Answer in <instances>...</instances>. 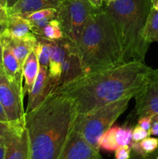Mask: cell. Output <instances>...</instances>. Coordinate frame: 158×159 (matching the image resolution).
Returning <instances> with one entry per match:
<instances>
[{
	"label": "cell",
	"mask_w": 158,
	"mask_h": 159,
	"mask_svg": "<svg viewBox=\"0 0 158 159\" xmlns=\"http://www.w3.org/2000/svg\"><path fill=\"white\" fill-rule=\"evenodd\" d=\"M0 121L1 122H9V120H8L7 115H6V112H5L4 108H3L2 105L0 102Z\"/></svg>",
	"instance_id": "obj_32"
},
{
	"label": "cell",
	"mask_w": 158,
	"mask_h": 159,
	"mask_svg": "<svg viewBox=\"0 0 158 159\" xmlns=\"http://www.w3.org/2000/svg\"><path fill=\"white\" fill-rule=\"evenodd\" d=\"M152 71L144 62L127 61L82 75L57 87L53 93L71 99L77 114L84 115L110 102L134 97L147 83Z\"/></svg>",
	"instance_id": "obj_1"
},
{
	"label": "cell",
	"mask_w": 158,
	"mask_h": 159,
	"mask_svg": "<svg viewBox=\"0 0 158 159\" xmlns=\"http://www.w3.org/2000/svg\"><path fill=\"white\" fill-rule=\"evenodd\" d=\"M150 137V133L147 131L139 125H135L133 127L132 131V138H133V142H139L142 140Z\"/></svg>",
	"instance_id": "obj_27"
},
{
	"label": "cell",
	"mask_w": 158,
	"mask_h": 159,
	"mask_svg": "<svg viewBox=\"0 0 158 159\" xmlns=\"http://www.w3.org/2000/svg\"><path fill=\"white\" fill-rule=\"evenodd\" d=\"M153 153H156V154H158V148L156 149V151L155 152H153Z\"/></svg>",
	"instance_id": "obj_40"
},
{
	"label": "cell",
	"mask_w": 158,
	"mask_h": 159,
	"mask_svg": "<svg viewBox=\"0 0 158 159\" xmlns=\"http://www.w3.org/2000/svg\"><path fill=\"white\" fill-rule=\"evenodd\" d=\"M94 9H102L104 6L103 0H88Z\"/></svg>",
	"instance_id": "obj_31"
},
{
	"label": "cell",
	"mask_w": 158,
	"mask_h": 159,
	"mask_svg": "<svg viewBox=\"0 0 158 159\" xmlns=\"http://www.w3.org/2000/svg\"><path fill=\"white\" fill-rule=\"evenodd\" d=\"M23 88L9 80L0 65V102L9 123L15 127L25 126L26 111L23 108Z\"/></svg>",
	"instance_id": "obj_7"
},
{
	"label": "cell",
	"mask_w": 158,
	"mask_h": 159,
	"mask_svg": "<svg viewBox=\"0 0 158 159\" xmlns=\"http://www.w3.org/2000/svg\"><path fill=\"white\" fill-rule=\"evenodd\" d=\"M152 8L158 10V0H151Z\"/></svg>",
	"instance_id": "obj_36"
},
{
	"label": "cell",
	"mask_w": 158,
	"mask_h": 159,
	"mask_svg": "<svg viewBox=\"0 0 158 159\" xmlns=\"http://www.w3.org/2000/svg\"><path fill=\"white\" fill-rule=\"evenodd\" d=\"M36 37H42L48 40H59L64 37L63 31L57 19L50 21L44 27L35 34Z\"/></svg>",
	"instance_id": "obj_20"
},
{
	"label": "cell",
	"mask_w": 158,
	"mask_h": 159,
	"mask_svg": "<svg viewBox=\"0 0 158 159\" xmlns=\"http://www.w3.org/2000/svg\"><path fill=\"white\" fill-rule=\"evenodd\" d=\"M39 65L38 59L35 51H31L25 61L23 66V76L24 79V86H23V95L30 93L34 85L36 79L38 75Z\"/></svg>",
	"instance_id": "obj_18"
},
{
	"label": "cell",
	"mask_w": 158,
	"mask_h": 159,
	"mask_svg": "<svg viewBox=\"0 0 158 159\" xmlns=\"http://www.w3.org/2000/svg\"><path fill=\"white\" fill-rule=\"evenodd\" d=\"M132 97L110 102L84 115H77L74 128L95 150L100 151L99 140L125 111Z\"/></svg>",
	"instance_id": "obj_5"
},
{
	"label": "cell",
	"mask_w": 158,
	"mask_h": 159,
	"mask_svg": "<svg viewBox=\"0 0 158 159\" xmlns=\"http://www.w3.org/2000/svg\"><path fill=\"white\" fill-rule=\"evenodd\" d=\"M57 9H53V8H49V9H43L40 10L35 11V12H30V13L25 14L22 16L24 17L29 22L37 21V20H43V19H57Z\"/></svg>",
	"instance_id": "obj_24"
},
{
	"label": "cell",
	"mask_w": 158,
	"mask_h": 159,
	"mask_svg": "<svg viewBox=\"0 0 158 159\" xmlns=\"http://www.w3.org/2000/svg\"><path fill=\"white\" fill-rule=\"evenodd\" d=\"M51 51L48 67V83L54 88L57 87L59 78L61 73L62 64L65 56L64 37L59 40H50Z\"/></svg>",
	"instance_id": "obj_13"
},
{
	"label": "cell",
	"mask_w": 158,
	"mask_h": 159,
	"mask_svg": "<svg viewBox=\"0 0 158 159\" xmlns=\"http://www.w3.org/2000/svg\"><path fill=\"white\" fill-rule=\"evenodd\" d=\"M64 42L66 51L57 87L64 85L84 74L78 48L65 37Z\"/></svg>",
	"instance_id": "obj_10"
},
{
	"label": "cell",
	"mask_w": 158,
	"mask_h": 159,
	"mask_svg": "<svg viewBox=\"0 0 158 159\" xmlns=\"http://www.w3.org/2000/svg\"><path fill=\"white\" fill-rule=\"evenodd\" d=\"M0 37L6 40V43L12 50V53L16 57L20 68L23 70V64L26 61L31 51H33L37 43V38L32 40H22V39L15 38L9 35L5 31L0 32Z\"/></svg>",
	"instance_id": "obj_17"
},
{
	"label": "cell",
	"mask_w": 158,
	"mask_h": 159,
	"mask_svg": "<svg viewBox=\"0 0 158 159\" xmlns=\"http://www.w3.org/2000/svg\"><path fill=\"white\" fill-rule=\"evenodd\" d=\"M151 116H144L137 119V125L142 127L147 131H150V126H151Z\"/></svg>",
	"instance_id": "obj_29"
},
{
	"label": "cell",
	"mask_w": 158,
	"mask_h": 159,
	"mask_svg": "<svg viewBox=\"0 0 158 159\" xmlns=\"http://www.w3.org/2000/svg\"><path fill=\"white\" fill-rule=\"evenodd\" d=\"M1 31H5L9 35L22 40L37 38L29 20L20 15H7Z\"/></svg>",
	"instance_id": "obj_15"
},
{
	"label": "cell",
	"mask_w": 158,
	"mask_h": 159,
	"mask_svg": "<svg viewBox=\"0 0 158 159\" xmlns=\"http://www.w3.org/2000/svg\"><path fill=\"white\" fill-rule=\"evenodd\" d=\"M151 126L150 129V136H158V114L151 116Z\"/></svg>",
	"instance_id": "obj_30"
},
{
	"label": "cell",
	"mask_w": 158,
	"mask_h": 159,
	"mask_svg": "<svg viewBox=\"0 0 158 159\" xmlns=\"http://www.w3.org/2000/svg\"><path fill=\"white\" fill-rule=\"evenodd\" d=\"M19 127H15L9 122H1L0 121V144H6L9 135L15 129L19 128Z\"/></svg>",
	"instance_id": "obj_26"
},
{
	"label": "cell",
	"mask_w": 158,
	"mask_h": 159,
	"mask_svg": "<svg viewBox=\"0 0 158 159\" xmlns=\"http://www.w3.org/2000/svg\"><path fill=\"white\" fill-rule=\"evenodd\" d=\"M29 138L26 125L15 129L6 143L4 159H28Z\"/></svg>",
	"instance_id": "obj_11"
},
{
	"label": "cell",
	"mask_w": 158,
	"mask_h": 159,
	"mask_svg": "<svg viewBox=\"0 0 158 159\" xmlns=\"http://www.w3.org/2000/svg\"><path fill=\"white\" fill-rule=\"evenodd\" d=\"M37 41L36 43L35 51L40 66L48 68L49 67L50 56L51 43L50 40H46L42 37H37Z\"/></svg>",
	"instance_id": "obj_21"
},
{
	"label": "cell",
	"mask_w": 158,
	"mask_h": 159,
	"mask_svg": "<svg viewBox=\"0 0 158 159\" xmlns=\"http://www.w3.org/2000/svg\"><path fill=\"white\" fill-rule=\"evenodd\" d=\"M83 75L125 63L119 33L104 8L93 9L78 45Z\"/></svg>",
	"instance_id": "obj_3"
},
{
	"label": "cell",
	"mask_w": 158,
	"mask_h": 159,
	"mask_svg": "<svg viewBox=\"0 0 158 159\" xmlns=\"http://www.w3.org/2000/svg\"><path fill=\"white\" fill-rule=\"evenodd\" d=\"M59 159H102L99 151L91 147L73 127Z\"/></svg>",
	"instance_id": "obj_9"
},
{
	"label": "cell",
	"mask_w": 158,
	"mask_h": 159,
	"mask_svg": "<svg viewBox=\"0 0 158 159\" xmlns=\"http://www.w3.org/2000/svg\"><path fill=\"white\" fill-rule=\"evenodd\" d=\"M129 159H150V158H149L148 155H139V154L136 153V152H134L132 151L131 157H130Z\"/></svg>",
	"instance_id": "obj_33"
},
{
	"label": "cell",
	"mask_w": 158,
	"mask_h": 159,
	"mask_svg": "<svg viewBox=\"0 0 158 159\" xmlns=\"http://www.w3.org/2000/svg\"><path fill=\"white\" fill-rule=\"evenodd\" d=\"M0 65L11 82L23 86V70L6 40L0 37Z\"/></svg>",
	"instance_id": "obj_12"
},
{
	"label": "cell",
	"mask_w": 158,
	"mask_h": 159,
	"mask_svg": "<svg viewBox=\"0 0 158 159\" xmlns=\"http://www.w3.org/2000/svg\"><path fill=\"white\" fill-rule=\"evenodd\" d=\"M119 128V127L118 126L111 127L104 133L99 140L100 148H103L104 150L108 152H115L117 149L119 145L116 141V133Z\"/></svg>",
	"instance_id": "obj_23"
},
{
	"label": "cell",
	"mask_w": 158,
	"mask_h": 159,
	"mask_svg": "<svg viewBox=\"0 0 158 159\" xmlns=\"http://www.w3.org/2000/svg\"><path fill=\"white\" fill-rule=\"evenodd\" d=\"M131 146H119L115 151V159H129L131 157Z\"/></svg>",
	"instance_id": "obj_28"
},
{
	"label": "cell",
	"mask_w": 158,
	"mask_h": 159,
	"mask_svg": "<svg viewBox=\"0 0 158 159\" xmlns=\"http://www.w3.org/2000/svg\"><path fill=\"white\" fill-rule=\"evenodd\" d=\"M151 7V0H114L103 6L119 33L125 62L145 59L150 45L142 31Z\"/></svg>",
	"instance_id": "obj_4"
},
{
	"label": "cell",
	"mask_w": 158,
	"mask_h": 159,
	"mask_svg": "<svg viewBox=\"0 0 158 159\" xmlns=\"http://www.w3.org/2000/svg\"><path fill=\"white\" fill-rule=\"evenodd\" d=\"M93 9L88 0H62L57 8V19L64 37L77 48L85 23Z\"/></svg>",
	"instance_id": "obj_6"
},
{
	"label": "cell",
	"mask_w": 158,
	"mask_h": 159,
	"mask_svg": "<svg viewBox=\"0 0 158 159\" xmlns=\"http://www.w3.org/2000/svg\"><path fill=\"white\" fill-rule=\"evenodd\" d=\"M77 111L71 99L52 93L25 115L28 159H59L74 125Z\"/></svg>",
	"instance_id": "obj_2"
},
{
	"label": "cell",
	"mask_w": 158,
	"mask_h": 159,
	"mask_svg": "<svg viewBox=\"0 0 158 159\" xmlns=\"http://www.w3.org/2000/svg\"><path fill=\"white\" fill-rule=\"evenodd\" d=\"M9 2H10V0H0V5H1L3 8L7 9L10 6Z\"/></svg>",
	"instance_id": "obj_35"
},
{
	"label": "cell",
	"mask_w": 158,
	"mask_h": 159,
	"mask_svg": "<svg viewBox=\"0 0 158 159\" xmlns=\"http://www.w3.org/2000/svg\"><path fill=\"white\" fill-rule=\"evenodd\" d=\"M112 1H114V0H103V3H104V5H106Z\"/></svg>",
	"instance_id": "obj_39"
},
{
	"label": "cell",
	"mask_w": 158,
	"mask_h": 159,
	"mask_svg": "<svg viewBox=\"0 0 158 159\" xmlns=\"http://www.w3.org/2000/svg\"><path fill=\"white\" fill-rule=\"evenodd\" d=\"M130 146L131 150L139 155H150L158 148V138L148 137L139 142H133Z\"/></svg>",
	"instance_id": "obj_22"
},
{
	"label": "cell",
	"mask_w": 158,
	"mask_h": 159,
	"mask_svg": "<svg viewBox=\"0 0 158 159\" xmlns=\"http://www.w3.org/2000/svg\"><path fill=\"white\" fill-rule=\"evenodd\" d=\"M132 131H133V127H130L129 124H125L122 127H119L116 133V141L118 145H131L133 143Z\"/></svg>",
	"instance_id": "obj_25"
},
{
	"label": "cell",
	"mask_w": 158,
	"mask_h": 159,
	"mask_svg": "<svg viewBox=\"0 0 158 159\" xmlns=\"http://www.w3.org/2000/svg\"><path fill=\"white\" fill-rule=\"evenodd\" d=\"M52 93L53 89L48 85V68L40 66L38 75L30 93H29L26 113H29L37 108L42 101Z\"/></svg>",
	"instance_id": "obj_14"
},
{
	"label": "cell",
	"mask_w": 158,
	"mask_h": 159,
	"mask_svg": "<svg viewBox=\"0 0 158 159\" xmlns=\"http://www.w3.org/2000/svg\"><path fill=\"white\" fill-rule=\"evenodd\" d=\"M62 0H16L6 9L7 15H20L30 13L43 9H57Z\"/></svg>",
	"instance_id": "obj_16"
},
{
	"label": "cell",
	"mask_w": 158,
	"mask_h": 159,
	"mask_svg": "<svg viewBox=\"0 0 158 159\" xmlns=\"http://www.w3.org/2000/svg\"><path fill=\"white\" fill-rule=\"evenodd\" d=\"M6 152V144H0V159H4Z\"/></svg>",
	"instance_id": "obj_34"
},
{
	"label": "cell",
	"mask_w": 158,
	"mask_h": 159,
	"mask_svg": "<svg viewBox=\"0 0 158 159\" xmlns=\"http://www.w3.org/2000/svg\"><path fill=\"white\" fill-rule=\"evenodd\" d=\"M142 37L149 45L153 42L158 43V10L152 7L142 31Z\"/></svg>",
	"instance_id": "obj_19"
},
{
	"label": "cell",
	"mask_w": 158,
	"mask_h": 159,
	"mask_svg": "<svg viewBox=\"0 0 158 159\" xmlns=\"http://www.w3.org/2000/svg\"><path fill=\"white\" fill-rule=\"evenodd\" d=\"M148 156L150 159H158V154L156 153L150 154V155H148Z\"/></svg>",
	"instance_id": "obj_38"
},
{
	"label": "cell",
	"mask_w": 158,
	"mask_h": 159,
	"mask_svg": "<svg viewBox=\"0 0 158 159\" xmlns=\"http://www.w3.org/2000/svg\"><path fill=\"white\" fill-rule=\"evenodd\" d=\"M7 14L6 12V9L5 8H3L2 6L0 5V16H5Z\"/></svg>",
	"instance_id": "obj_37"
},
{
	"label": "cell",
	"mask_w": 158,
	"mask_h": 159,
	"mask_svg": "<svg viewBox=\"0 0 158 159\" xmlns=\"http://www.w3.org/2000/svg\"><path fill=\"white\" fill-rule=\"evenodd\" d=\"M134 98L135 118L158 114V69H153L147 83Z\"/></svg>",
	"instance_id": "obj_8"
}]
</instances>
